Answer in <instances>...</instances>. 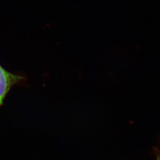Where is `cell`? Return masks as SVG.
Wrapping results in <instances>:
<instances>
[{
	"mask_svg": "<svg viewBox=\"0 0 160 160\" xmlns=\"http://www.w3.org/2000/svg\"><path fill=\"white\" fill-rule=\"evenodd\" d=\"M153 154L155 156V160H160V143L158 147L154 148Z\"/></svg>",
	"mask_w": 160,
	"mask_h": 160,
	"instance_id": "7a4b0ae2",
	"label": "cell"
},
{
	"mask_svg": "<svg viewBox=\"0 0 160 160\" xmlns=\"http://www.w3.org/2000/svg\"><path fill=\"white\" fill-rule=\"evenodd\" d=\"M23 79L22 76L10 73L0 65V108L12 87Z\"/></svg>",
	"mask_w": 160,
	"mask_h": 160,
	"instance_id": "6da1fadb",
	"label": "cell"
}]
</instances>
